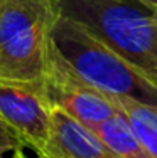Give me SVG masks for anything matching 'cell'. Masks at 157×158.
<instances>
[{"instance_id": "7", "label": "cell", "mask_w": 157, "mask_h": 158, "mask_svg": "<svg viewBox=\"0 0 157 158\" xmlns=\"http://www.w3.org/2000/svg\"><path fill=\"white\" fill-rule=\"evenodd\" d=\"M91 131L117 158H152L118 110Z\"/></svg>"}, {"instance_id": "12", "label": "cell", "mask_w": 157, "mask_h": 158, "mask_svg": "<svg viewBox=\"0 0 157 158\" xmlns=\"http://www.w3.org/2000/svg\"><path fill=\"white\" fill-rule=\"evenodd\" d=\"M152 15H154V14H152Z\"/></svg>"}, {"instance_id": "1", "label": "cell", "mask_w": 157, "mask_h": 158, "mask_svg": "<svg viewBox=\"0 0 157 158\" xmlns=\"http://www.w3.org/2000/svg\"><path fill=\"white\" fill-rule=\"evenodd\" d=\"M58 14L80 24L157 82V17L137 0H56Z\"/></svg>"}, {"instance_id": "6", "label": "cell", "mask_w": 157, "mask_h": 158, "mask_svg": "<svg viewBox=\"0 0 157 158\" xmlns=\"http://www.w3.org/2000/svg\"><path fill=\"white\" fill-rule=\"evenodd\" d=\"M37 158H117L100 138L66 113L51 108V135Z\"/></svg>"}, {"instance_id": "8", "label": "cell", "mask_w": 157, "mask_h": 158, "mask_svg": "<svg viewBox=\"0 0 157 158\" xmlns=\"http://www.w3.org/2000/svg\"><path fill=\"white\" fill-rule=\"evenodd\" d=\"M152 158H157V108L130 98L108 94Z\"/></svg>"}, {"instance_id": "4", "label": "cell", "mask_w": 157, "mask_h": 158, "mask_svg": "<svg viewBox=\"0 0 157 158\" xmlns=\"http://www.w3.org/2000/svg\"><path fill=\"white\" fill-rule=\"evenodd\" d=\"M41 91L51 108L66 113L78 123L93 130L113 116L117 106L108 94L96 89L73 67L49 39Z\"/></svg>"}, {"instance_id": "11", "label": "cell", "mask_w": 157, "mask_h": 158, "mask_svg": "<svg viewBox=\"0 0 157 158\" xmlns=\"http://www.w3.org/2000/svg\"><path fill=\"white\" fill-rule=\"evenodd\" d=\"M14 158H29V156L24 153V150H15L14 152Z\"/></svg>"}, {"instance_id": "5", "label": "cell", "mask_w": 157, "mask_h": 158, "mask_svg": "<svg viewBox=\"0 0 157 158\" xmlns=\"http://www.w3.org/2000/svg\"><path fill=\"white\" fill-rule=\"evenodd\" d=\"M0 128L39 156L51 135V106L39 82L0 79Z\"/></svg>"}, {"instance_id": "2", "label": "cell", "mask_w": 157, "mask_h": 158, "mask_svg": "<svg viewBox=\"0 0 157 158\" xmlns=\"http://www.w3.org/2000/svg\"><path fill=\"white\" fill-rule=\"evenodd\" d=\"M51 39L74 69L96 89L157 108V82L154 79L80 24L59 15L52 25Z\"/></svg>"}, {"instance_id": "10", "label": "cell", "mask_w": 157, "mask_h": 158, "mask_svg": "<svg viewBox=\"0 0 157 158\" xmlns=\"http://www.w3.org/2000/svg\"><path fill=\"white\" fill-rule=\"evenodd\" d=\"M137 2H139L140 5H144L149 12L154 14V15L157 17V0H137Z\"/></svg>"}, {"instance_id": "9", "label": "cell", "mask_w": 157, "mask_h": 158, "mask_svg": "<svg viewBox=\"0 0 157 158\" xmlns=\"http://www.w3.org/2000/svg\"><path fill=\"white\" fill-rule=\"evenodd\" d=\"M15 150H22V148L3 128H0V158H5L7 153H10V152L14 153Z\"/></svg>"}, {"instance_id": "3", "label": "cell", "mask_w": 157, "mask_h": 158, "mask_svg": "<svg viewBox=\"0 0 157 158\" xmlns=\"http://www.w3.org/2000/svg\"><path fill=\"white\" fill-rule=\"evenodd\" d=\"M58 17L56 0H0V79L41 81Z\"/></svg>"}]
</instances>
